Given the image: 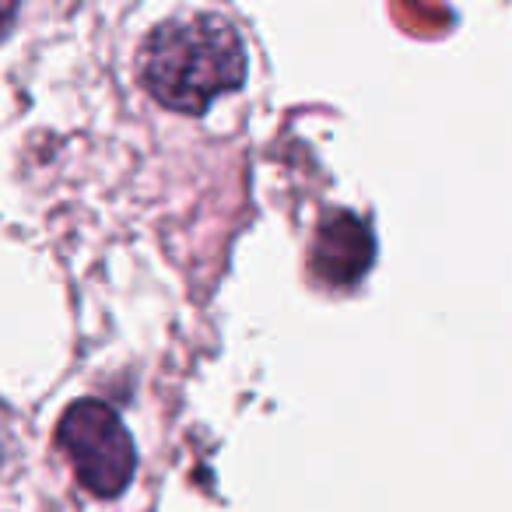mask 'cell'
Segmentation results:
<instances>
[{
	"label": "cell",
	"mask_w": 512,
	"mask_h": 512,
	"mask_svg": "<svg viewBox=\"0 0 512 512\" xmlns=\"http://www.w3.org/2000/svg\"><path fill=\"white\" fill-rule=\"evenodd\" d=\"M144 88L176 113H204L246 78V50L221 15H186L155 25L141 46Z\"/></svg>",
	"instance_id": "6da1fadb"
},
{
	"label": "cell",
	"mask_w": 512,
	"mask_h": 512,
	"mask_svg": "<svg viewBox=\"0 0 512 512\" xmlns=\"http://www.w3.org/2000/svg\"><path fill=\"white\" fill-rule=\"evenodd\" d=\"M57 446L64 449L74 477L92 495L113 498L137 470V449L120 414L102 400H74L57 425Z\"/></svg>",
	"instance_id": "7a4b0ae2"
},
{
	"label": "cell",
	"mask_w": 512,
	"mask_h": 512,
	"mask_svg": "<svg viewBox=\"0 0 512 512\" xmlns=\"http://www.w3.org/2000/svg\"><path fill=\"white\" fill-rule=\"evenodd\" d=\"M372 264V232L351 211L323 218L313 246V271L323 281L351 285Z\"/></svg>",
	"instance_id": "3957f363"
}]
</instances>
